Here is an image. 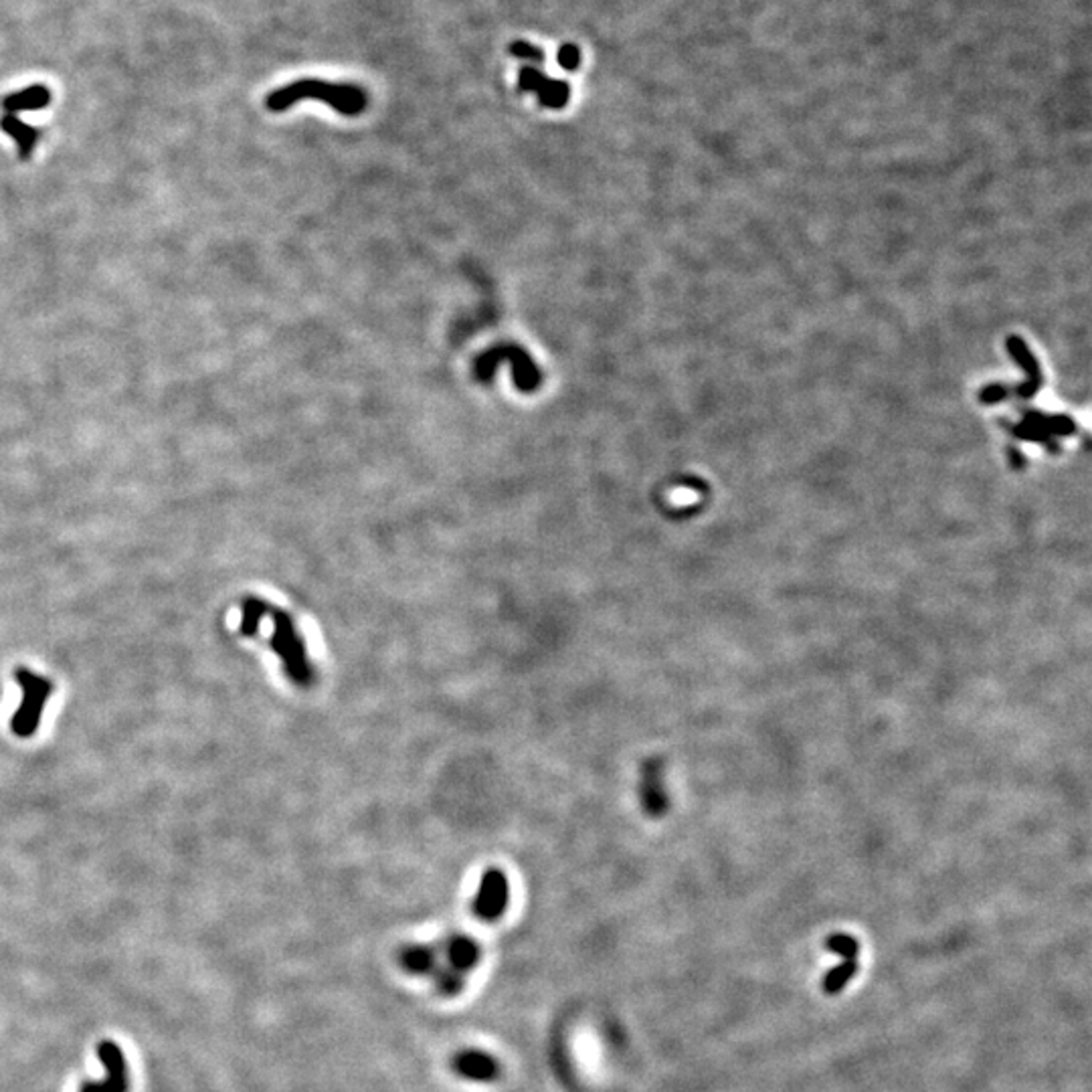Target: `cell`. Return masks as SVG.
Returning a JSON list of instances; mask_svg holds the SVG:
<instances>
[{"instance_id": "3957f363", "label": "cell", "mask_w": 1092, "mask_h": 1092, "mask_svg": "<svg viewBox=\"0 0 1092 1092\" xmlns=\"http://www.w3.org/2000/svg\"><path fill=\"white\" fill-rule=\"evenodd\" d=\"M502 361H506L512 367L514 385H516L518 391L535 393L541 387V370H538L536 362L532 361V356L522 347H518V344H498V347L482 353L474 362L475 376L482 382H488Z\"/></svg>"}, {"instance_id": "6da1fadb", "label": "cell", "mask_w": 1092, "mask_h": 1092, "mask_svg": "<svg viewBox=\"0 0 1092 1092\" xmlns=\"http://www.w3.org/2000/svg\"><path fill=\"white\" fill-rule=\"evenodd\" d=\"M302 99H320L342 116H361L367 108V93L354 84H330L322 79H298L290 85L278 87L266 98L267 110H290Z\"/></svg>"}, {"instance_id": "8fae6325", "label": "cell", "mask_w": 1092, "mask_h": 1092, "mask_svg": "<svg viewBox=\"0 0 1092 1092\" xmlns=\"http://www.w3.org/2000/svg\"><path fill=\"white\" fill-rule=\"evenodd\" d=\"M0 130L15 140L18 148V156H21L23 160H29L30 154L35 152L37 144H39V130L33 128V125L24 124L23 120H18V118L12 114H6L0 118Z\"/></svg>"}, {"instance_id": "7a4b0ae2", "label": "cell", "mask_w": 1092, "mask_h": 1092, "mask_svg": "<svg viewBox=\"0 0 1092 1092\" xmlns=\"http://www.w3.org/2000/svg\"><path fill=\"white\" fill-rule=\"evenodd\" d=\"M272 648L284 664V671L296 686L310 688L316 680L313 664L307 657L306 642L300 633L296 621L290 613L273 611V636Z\"/></svg>"}, {"instance_id": "277c9868", "label": "cell", "mask_w": 1092, "mask_h": 1092, "mask_svg": "<svg viewBox=\"0 0 1092 1092\" xmlns=\"http://www.w3.org/2000/svg\"><path fill=\"white\" fill-rule=\"evenodd\" d=\"M17 676L23 686V708L17 712L12 728L18 734L29 737L37 728V725H39V714L43 712L47 696L51 694V684L45 677L30 674L29 670H18Z\"/></svg>"}, {"instance_id": "2e32d148", "label": "cell", "mask_w": 1092, "mask_h": 1092, "mask_svg": "<svg viewBox=\"0 0 1092 1092\" xmlns=\"http://www.w3.org/2000/svg\"><path fill=\"white\" fill-rule=\"evenodd\" d=\"M403 963L409 971L425 973L431 969L433 953L429 949H423V947H413V949H407L403 953Z\"/></svg>"}, {"instance_id": "ac0fdd59", "label": "cell", "mask_w": 1092, "mask_h": 1092, "mask_svg": "<svg viewBox=\"0 0 1092 1092\" xmlns=\"http://www.w3.org/2000/svg\"><path fill=\"white\" fill-rule=\"evenodd\" d=\"M556 63L564 71H575L581 65V49L573 45V43H564L556 51Z\"/></svg>"}, {"instance_id": "8992f818", "label": "cell", "mask_w": 1092, "mask_h": 1092, "mask_svg": "<svg viewBox=\"0 0 1092 1092\" xmlns=\"http://www.w3.org/2000/svg\"><path fill=\"white\" fill-rule=\"evenodd\" d=\"M98 1056L102 1060L108 1076L102 1082H85L79 1092H128V1064H125L120 1046L111 1040L99 1041Z\"/></svg>"}, {"instance_id": "5bb4252c", "label": "cell", "mask_w": 1092, "mask_h": 1092, "mask_svg": "<svg viewBox=\"0 0 1092 1092\" xmlns=\"http://www.w3.org/2000/svg\"><path fill=\"white\" fill-rule=\"evenodd\" d=\"M269 613L267 605L263 603L260 599H247L243 605V624H241V631L245 636H253L260 630L261 619L266 617Z\"/></svg>"}, {"instance_id": "30bf717a", "label": "cell", "mask_w": 1092, "mask_h": 1092, "mask_svg": "<svg viewBox=\"0 0 1092 1092\" xmlns=\"http://www.w3.org/2000/svg\"><path fill=\"white\" fill-rule=\"evenodd\" d=\"M642 803L648 813H662L666 807V793L662 787L660 761H650L642 769Z\"/></svg>"}, {"instance_id": "ba28073f", "label": "cell", "mask_w": 1092, "mask_h": 1092, "mask_svg": "<svg viewBox=\"0 0 1092 1092\" xmlns=\"http://www.w3.org/2000/svg\"><path fill=\"white\" fill-rule=\"evenodd\" d=\"M454 1068L457 1075L468 1078V1081H480V1082L494 1081L500 1072V1066L498 1062H495V1058H492L486 1052H478V1050H468V1052L457 1054L454 1060Z\"/></svg>"}, {"instance_id": "9c48e42d", "label": "cell", "mask_w": 1092, "mask_h": 1092, "mask_svg": "<svg viewBox=\"0 0 1092 1092\" xmlns=\"http://www.w3.org/2000/svg\"><path fill=\"white\" fill-rule=\"evenodd\" d=\"M51 104V91L47 85H29L21 91L9 93L3 98V110L6 114H21V111H37L45 110Z\"/></svg>"}, {"instance_id": "4fadbf2b", "label": "cell", "mask_w": 1092, "mask_h": 1092, "mask_svg": "<svg viewBox=\"0 0 1092 1092\" xmlns=\"http://www.w3.org/2000/svg\"><path fill=\"white\" fill-rule=\"evenodd\" d=\"M449 959L455 969H469L480 959V949L469 939H454L449 947Z\"/></svg>"}, {"instance_id": "7c38bea8", "label": "cell", "mask_w": 1092, "mask_h": 1092, "mask_svg": "<svg viewBox=\"0 0 1092 1092\" xmlns=\"http://www.w3.org/2000/svg\"><path fill=\"white\" fill-rule=\"evenodd\" d=\"M858 973V961L856 959H844L842 963L832 967L830 971L826 973L824 977V991L827 995H838L846 985L850 983V979H853V975Z\"/></svg>"}, {"instance_id": "e0dca14e", "label": "cell", "mask_w": 1092, "mask_h": 1092, "mask_svg": "<svg viewBox=\"0 0 1092 1092\" xmlns=\"http://www.w3.org/2000/svg\"><path fill=\"white\" fill-rule=\"evenodd\" d=\"M508 51H510L516 59L532 61V63H544V51H543V49H538L536 45H532V43H529V41H522V39L514 41V43H510V47H508Z\"/></svg>"}, {"instance_id": "52a82bcc", "label": "cell", "mask_w": 1092, "mask_h": 1092, "mask_svg": "<svg viewBox=\"0 0 1092 1092\" xmlns=\"http://www.w3.org/2000/svg\"><path fill=\"white\" fill-rule=\"evenodd\" d=\"M518 87L522 91L536 93L538 102H541L544 108H550V110H563L564 105L569 104V98H570V85L567 84V81L546 78L544 73H541L536 67H530V65L520 69Z\"/></svg>"}, {"instance_id": "5b68a950", "label": "cell", "mask_w": 1092, "mask_h": 1092, "mask_svg": "<svg viewBox=\"0 0 1092 1092\" xmlns=\"http://www.w3.org/2000/svg\"><path fill=\"white\" fill-rule=\"evenodd\" d=\"M510 900V886L502 870H488L480 880L478 894L474 899V914L486 922L498 920L506 913Z\"/></svg>"}, {"instance_id": "9a60e30c", "label": "cell", "mask_w": 1092, "mask_h": 1092, "mask_svg": "<svg viewBox=\"0 0 1092 1092\" xmlns=\"http://www.w3.org/2000/svg\"><path fill=\"white\" fill-rule=\"evenodd\" d=\"M826 949L833 953V955H839L842 959H856L858 951H859V943L850 934H832L830 939L826 940Z\"/></svg>"}]
</instances>
